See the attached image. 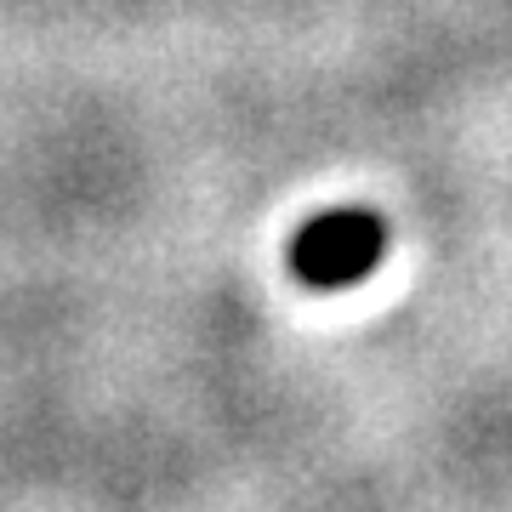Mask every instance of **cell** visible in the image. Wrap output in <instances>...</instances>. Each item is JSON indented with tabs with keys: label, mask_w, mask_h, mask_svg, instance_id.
Segmentation results:
<instances>
[{
	"label": "cell",
	"mask_w": 512,
	"mask_h": 512,
	"mask_svg": "<svg viewBox=\"0 0 512 512\" xmlns=\"http://www.w3.org/2000/svg\"><path fill=\"white\" fill-rule=\"evenodd\" d=\"M387 256V222L370 205H330L291 239V274L313 291H348L370 279Z\"/></svg>",
	"instance_id": "cell-1"
}]
</instances>
